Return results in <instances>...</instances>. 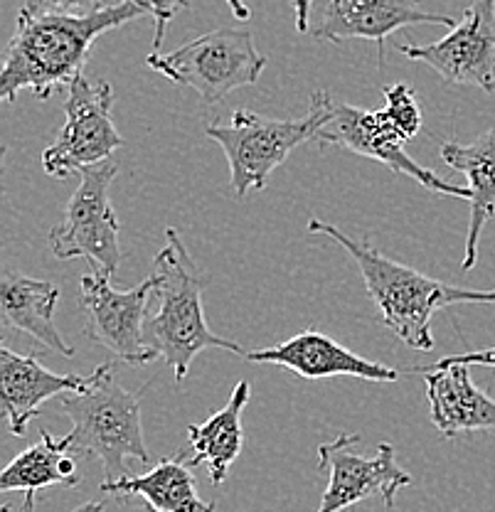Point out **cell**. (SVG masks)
<instances>
[{"label": "cell", "mask_w": 495, "mask_h": 512, "mask_svg": "<svg viewBox=\"0 0 495 512\" xmlns=\"http://www.w3.org/2000/svg\"><path fill=\"white\" fill-rule=\"evenodd\" d=\"M146 64L178 87L198 92L207 104H220L227 94L259 82L266 55L257 50L249 30L217 28L168 55L151 52Z\"/></svg>", "instance_id": "cell-6"}, {"label": "cell", "mask_w": 495, "mask_h": 512, "mask_svg": "<svg viewBox=\"0 0 495 512\" xmlns=\"http://www.w3.org/2000/svg\"><path fill=\"white\" fill-rule=\"evenodd\" d=\"M252 397L249 382H239L232 389V397L220 412H215L205 424H190V466L205 463L210 473L212 485H220L230 473V466L237 461L244 446V429H242V412Z\"/></svg>", "instance_id": "cell-20"}, {"label": "cell", "mask_w": 495, "mask_h": 512, "mask_svg": "<svg viewBox=\"0 0 495 512\" xmlns=\"http://www.w3.org/2000/svg\"><path fill=\"white\" fill-rule=\"evenodd\" d=\"M424 375L431 404V421L444 439L471 431H495V399L476 387L468 365L409 367Z\"/></svg>", "instance_id": "cell-15"}, {"label": "cell", "mask_w": 495, "mask_h": 512, "mask_svg": "<svg viewBox=\"0 0 495 512\" xmlns=\"http://www.w3.org/2000/svg\"><path fill=\"white\" fill-rule=\"evenodd\" d=\"M111 3H119V0H25L23 8L30 13H94V10L106 8ZM133 3H141V0H133Z\"/></svg>", "instance_id": "cell-23"}, {"label": "cell", "mask_w": 495, "mask_h": 512, "mask_svg": "<svg viewBox=\"0 0 495 512\" xmlns=\"http://www.w3.org/2000/svg\"><path fill=\"white\" fill-rule=\"evenodd\" d=\"M151 10L133 0H119L94 13H30L20 10L0 72V99L15 101L23 89L50 99L62 84L82 74L94 40Z\"/></svg>", "instance_id": "cell-1"}, {"label": "cell", "mask_w": 495, "mask_h": 512, "mask_svg": "<svg viewBox=\"0 0 495 512\" xmlns=\"http://www.w3.org/2000/svg\"><path fill=\"white\" fill-rule=\"evenodd\" d=\"M67 87L65 126L55 143L42 153V170L60 180L89 165L106 163L124 146V138L111 119L114 87L109 82H89L84 74L72 79Z\"/></svg>", "instance_id": "cell-9"}, {"label": "cell", "mask_w": 495, "mask_h": 512, "mask_svg": "<svg viewBox=\"0 0 495 512\" xmlns=\"http://www.w3.org/2000/svg\"><path fill=\"white\" fill-rule=\"evenodd\" d=\"M412 25L454 28L456 20L444 13H429L422 8V0H330L313 35L321 42L372 40L382 64L387 37Z\"/></svg>", "instance_id": "cell-13"}, {"label": "cell", "mask_w": 495, "mask_h": 512, "mask_svg": "<svg viewBox=\"0 0 495 512\" xmlns=\"http://www.w3.org/2000/svg\"><path fill=\"white\" fill-rule=\"evenodd\" d=\"M60 407L72 419V451L99 461L104 480L129 476V458L151 463L143 439L141 402L116 382L114 362L87 375L84 389L62 394Z\"/></svg>", "instance_id": "cell-4"}, {"label": "cell", "mask_w": 495, "mask_h": 512, "mask_svg": "<svg viewBox=\"0 0 495 512\" xmlns=\"http://www.w3.org/2000/svg\"><path fill=\"white\" fill-rule=\"evenodd\" d=\"M158 291V276L151 274L131 291H116L111 274L92 271L79 279V303L87 313L89 338L106 348L116 360L129 365H148L158 357L146 338L148 306Z\"/></svg>", "instance_id": "cell-8"}, {"label": "cell", "mask_w": 495, "mask_h": 512, "mask_svg": "<svg viewBox=\"0 0 495 512\" xmlns=\"http://www.w3.org/2000/svg\"><path fill=\"white\" fill-rule=\"evenodd\" d=\"M330 94L311 96L308 114L301 119H269L252 111H234L230 124H210L207 136L225 151L230 163L232 190L242 200L249 190H262L279 165L308 141H316L328 119Z\"/></svg>", "instance_id": "cell-5"}, {"label": "cell", "mask_w": 495, "mask_h": 512, "mask_svg": "<svg viewBox=\"0 0 495 512\" xmlns=\"http://www.w3.org/2000/svg\"><path fill=\"white\" fill-rule=\"evenodd\" d=\"M247 360L286 367L303 380H326V377H358L370 382L399 380V370L365 360L318 330H303L274 348L247 352Z\"/></svg>", "instance_id": "cell-14"}, {"label": "cell", "mask_w": 495, "mask_h": 512, "mask_svg": "<svg viewBox=\"0 0 495 512\" xmlns=\"http://www.w3.org/2000/svg\"><path fill=\"white\" fill-rule=\"evenodd\" d=\"M141 3H146L148 8H151L153 20H156V35H153V52H158V50H161V45H163V37H165V30H168L170 20H173L175 15L180 13V10L188 8L190 0H141Z\"/></svg>", "instance_id": "cell-24"}, {"label": "cell", "mask_w": 495, "mask_h": 512, "mask_svg": "<svg viewBox=\"0 0 495 512\" xmlns=\"http://www.w3.org/2000/svg\"><path fill=\"white\" fill-rule=\"evenodd\" d=\"M402 55L429 64L449 84L495 92V0H473L449 35L431 45H404Z\"/></svg>", "instance_id": "cell-12"}, {"label": "cell", "mask_w": 495, "mask_h": 512, "mask_svg": "<svg viewBox=\"0 0 495 512\" xmlns=\"http://www.w3.org/2000/svg\"><path fill=\"white\" fill-rule=\"evenodd\" d=\"M116 173L119 165L111 160L79 170V188L69 197L62 222L55 224L47 237L57 259L82 256L106 274H116L121 264L119 217L109 197Z\"/></svg>", "instance_id": "cell-7"}, {"label": "cell", "mask_w": 495, "mask_h": 512, "mask_svg": "<svg viewBox=\"0 0 495 512\" xmlns=\"http://www.w3.org/2000/svg\"><path fill=\"white\" fill-rule=\"evenodd\" d=\"M0 512H13V508H10V505H5V508L0 510Z\"/></svg>", "instance_id": "cell-29"}, {"label": "cell", "mask_w": 495, "mask_h": 512, "mask_svg": "<svg viewBox=\"0 0 495 512\" xmlns=\"http://www.w3.org/2000/svg\"><path fill=\"white\" fill-rule=\"evenodd\" d=\"M308 232L330 237L353 256L363 274L367 293L380 308L382 323L412 350H434L431 318L441 308L459 306V303H495V288L478 291V288L451 286L431 279L422 271L377 252L370 244L355 242V237H348L343 229L318 220V217L308 222Z\"/></svg>", "instance_id": "cell-2"}, {"label": "cell", "mask_w": 495, "mask_h": 512, "mask_svg": "<svg viewBox=\"0 0 495 512\" xmlns=\"http://www.w3.org/2000/svg\"><path fill=\"white\" fill-rule=\"evenodd\" d=\"M190 468L183 456L165 458L143 476L104 480L99 493L119 498L136 495L146 503V512H215V503H205L198 495Z\"/></svg>", "instance_id": "cell-19"}, {"label": "cell", "mask_w": 495, "mask_h": 512, "mask_svg": "<svg viewBox=\"0 0 495 512\" xmlns=\"http://www.w3.org/2000/svg\"><path fill=\"white\" fill-rule=\"evenodd\" d=\"M454 362H459V365H468V367L471 365L495 367V348L466 352V355H449V357H444V360L436 362V365H454Z\"/></svg>", "instance_id": "cell-25"}, {"label": "cell", "mask_w": 495, "mask_h": 512, "mask_svg": "<svg viewBox=\"0 0 495 512\" xmlns=\"http://www.w3.org/2000/svg\"><path fill=\"white\" fill-rule=\"evenodd\" d=\"M316 143H321V146H338L345 148V151L358 153L363 158L377 160V163L387 165L392 173L407 175V178L417 180L422 188L436 192V195L471 200V190L454 183H446L434 170L424 168L417 160L409 158L407 151H404V143L407 141L387 121V116L382 111L358 109V106L343 104V101L330 96L328 119L321 131H318Z\"/></svg>", "instance_id": "cell-10"}, {"label": "cell", "mask_w": 495, "mask_h": 512, "mask_svg": "<svg viewBox=\"0 0 495 512\" xmlns=\"http://www.w3.org/2000/svg\"><path fill=\"white\" fill-rule=\"evenodd\" d=\"M382 114L402 133L404 141H412L419 128H422V109H419L417 96L407 84L385 87V109H382Z\"/></svg>", "instance_id": "cell-22"}, {"label": "cell", "mask_w": 495, "mask_h": 512, "mask_svg": "<svg viewBox=\"0 0 495 512\" xmlns=\"http://www.w3.org/2000/svg\"><path fill=\"white\" fill-rule=\"evenodd\" d=\"M84 384H87V377L55 375L45 365H40L35 355H20L10 348H0V402L15 436L25 434L37 409L47 399L79 392Z\"/></svg>", "instance_id": "cell-16"}, {"label": "cell", "mask_w": 495, "mask_h": 512, "mask_svg": "<svg viewBox=\"0 0 495 512\" xmlns=\"http://www.w3.org/2000/svg\"><path fill=\"white\" fill-rule=\"evenodd\" d=\"M358 434H340L318 448V471L328 473V488L316 512H343L360 500L382 495L387 508H395L402 488L412 485V476L399 466L392 444H380L372 458L360 456L355 446Z\"/></svg>", "instance_id": "cell-11"}, {"label": "cell", "mask_w": 495, "mask_h": 512, "mask_svg": "<svg viewBox=\"0 0 495 512\" xmlns=\"http://www.w3.org/2000/svg\"><path fill=\"white\" fill-rule=\"evenodd\" d=\"M225 3L230 5L232 15L237 20H249V18H252V10H249V5L244 3V0H225Z\"/></svg>", "instance_id": "cell-27"}, {"label": "cell", "mask_w": 495, "mask_h": 512, "mask_svg": "<svg viewBox=\"0 0 495 512\" xmlns=\"http://www.w3.org/2000/svg\"><path fill=\"white\" fill-rule=\"evenodd\" d=\"M60 303V288L52 281L8 271L0 284V316L8 328L30 335L55 355L72 360L74 348L62 338L55 325V308Z\"/></svg>", "instance_id": "cell-17"}, {"label": "cell", "mask_w": 495, "mask_h": 512, "mask_svg": "<svg viewBox=\"0 0 495 512\" xmlns=\"http://www.w3.org/2000/svg\"><path fill=\"white\" fill-rule=\"evenodd\" d=\"M69 512H104V503H84V505H77V508Z\"/></svg>", "instance_id": "cell-28"}, {"label": "cell", "mask_w": 495, "mask_h": 512, "mask_svg": "<svg viewBox=\"0 0 495 512\" xmlns=\"http://www.w3.org/2000/svg\"><path fill=\"white\" fill-rule=\"evenodd\" d=\"M296 13V30L298 32H308L311 28V0H291Z\"/></svg>", "instance_id": "cell-26"}, {"label": "cell", "mask_w": 495, "mask_h": 512, "mask_svg": "<svg viewBox=\"0 0 495 512\" xmlns=\"http://www.w3.org/2000/svg\"><path fill=\"white\" fill-rule=\"evenodd\" d=\"M153 274L158 276V308L148 316L146 338L175 372V382H185L193 360L207 348L247 357L242 345L212 333L207 325L202 308L205 276L175 229L165 232V247L156 254Z\"/></svg>", "instance_id": "cell-3"}, {"label": "cell", "mask_w": 495, "mask_h": 512, "mask_svg": "<svg viewBox=\"0 0 495 512\" xmlns=\"http://www.w3.org/2000/svg\"><path fill=\"white\" fill-rule=\"evenodd\" d=\"M72 453V436L65 439H55L50 431H42V439L35 446L25 448L20 456H15L8 463V468L0 476V490L3 493H18L25 495L23 512H33L35 508V493L50 485H65L74 488L82 483V478H72L62 471V458Z\"/></svg>", "instance_id": "cell-21"}, {"label": "cell", "mask_w": 495, "mask_h": 512, "mask_svg": "<svg viewBox=\"0 0 495 512\" xmlns=\"http://www.w3.org/2000/svg\"><path fill=\"white\" fill-rule=\"evenodd\" d=\"M441 158L449 168L459 170L468 178L471 220H468L466 232L463 271H471L478 261L483 229L495 217V128L476 136L471 143L446 141L441 146Z\"/></svg>", "instance_id": "cell-18"}]
</instances>
